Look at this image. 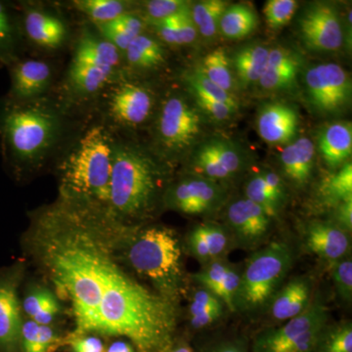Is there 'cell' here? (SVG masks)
<instances>
[{
	"mask_svg": "<svg viewBox=\"0 0 352 352\" xmlns=\"http://www.w3.org/2000/svg\"><path fill=\"white\" fill-rule=\"evenodd\" d=\"M124 224L108 210L58 197L31 214L27 247L58 298L71 307V336L117 338L136 352H168L177 336L176 303L127 272Z\"/></svg>",
	"mask_w": 352,
	"mask_h": 352,
	"instance_id": "cell-1",
	"label": "cell"
},
{
	"mask_svg": "<svg viewBox=\"0 0 352 352\" xmlns=\"http://www.w3.org/2000/svg\"><path fill=\"white\" fill-rule=\"evenodd\" d=\"M74 115L53 95L22 103L0 100L2 156L16 175H34L59 157L78 131Z\"/></svg>",
	"mask_w": 352,
	"mask_h": 352,
	"instance_id": "cell-2",
	"label": "cell"
},
{
	"mask_svg": "<svg viewBox=\"0 0 352 352\" xmlns=\"http://www.w3.org/2000/svg\"><path fill=\"white\" fill-rule=\"evenodd\" d=\"M170 166L152 148L115 133L108 212L126 226L151 217L168 187Z\"/></svg>",
	"mask_w": 352,
	"mask_h": 352,
	"instance_id": "cell-3",
	"label": "cell"
},
{
	"mask_svg": "<svg viewBox=\"0 0 352 352\" xmlns=\"http://www.w3.org/2000/svg\"><path fill=\"white\" fill-rule=\"evenodd\" d=\"M113 142L101 119L78 129L56 159L58 197L108 210Z\"/></svg>",
	"mask_w": 352,
	"mask_h": 352,
	"instance_id": "cell-4",
	"label": "cell"
},
{
	"mask_svg": "<svg viewBox=\"0 0 352 352\" xmlns=\"http://www.w3.org/2000/svg\"><path fill=\"white\" fill-rule=\"evenodd\" d=\"M120 258L154 291L177 305L185 285L182 245L175 230L166 226L124 224L120 231Z\"/></svg>",
	"mask_w": 352,
	"mask_h": 352,
	"instance_id": "cell-5",
	"label": "cell"
},
{
	"mask_svg": "<svg viewBox=\"0 0 352 352\" xmlns=\"http://www.w3.org/2000/svg\"><path fill=\"white\" fill-rule=\"evenodd\" d=\"M122 54L94 25H82L55 96L74 113L96 106L99 97L120 75Z\"/></svg>",
	"mask_w": 352,
	"mask_h": 352,
	"instance_id": "cell-6",
	"label": "cell"
},
{
	"mask_svg": "<svg viewBox=\"0 0 352 352\" xmlns=\"http://www.w3.org/2000/svg\"><path fill=\"white\" fill-rule=\"evenodd\" d=\"M294 254L285 242H272L252 254L241 272L236 310L256 312L270 305L293 265Z\"/></svg>",
	"mask_w": 352,
	"mask_h": 352,
	"instance_id": "cell-7",
	"label": "cell"
},
{
	"mask_svg": "<svg viewBox=\"0 0 352 352\" xmlns=\"http://www.w3.org/2000/svg\"><path fill=\"white\" fill-rule=\"evenodd\" d=\"M154 122L156 147L152 149L168 164L195 144L203 124L198 109L176 92L166 94L157 105Z\"/></svg>",
	"mask_w": 352,
	"mask_h": 352,
	"instance_id": "cell-8",
	"label": "cell"
},
{
	"mask_svg": "<svg viewBox=\"0 0 352 352\" xmlns=\"http://www.w3.org/2000/svg\"><path fill=\"white\" fill-rule=\"evenodd\" d=\"M96 106L101 120L113 133H119L120 131H131L150 122L157 104L151 88L120 73L104 90Z\"/></svg>",
	"mask_w": 352,
	"mask_h": 352,
	"instance_id": "cell-9",
	"label": "cell"
},
{
	"mask_svg": "<svg viewBox=\"0 0 352 352\" xmlns=\"http://www.w3.org/2000/svg\"><path fill=\"white\" fill-rule=\"evenodd\" d=\"M327 325V307L314 298L305 311L284 325L256 333L251 340L252 352H314Z\"/></svg>",
	"mask_w": 352,
	"mask_h": 352,
	"instance_id": "cell-10",
	"label": "cell"
},
{
	"mask_svg": "<svg viewBox=\"0 0 352 352\" xmlns=\"http://www.w3.org/2000/svg\"><path fill=\"white\" fill-rule=\"evenodd\" d=\"M305 82L308 99L319 112H340L351 101V78L340 65H316L307 69Z\"/></svg>",
	"mask_w": 352,
	"mask_h": 352,
	"instance_id": "cell-11",
	"label": "cell"
},
{
	"mask_svg": "<svg viewBox=\"0 0 352 352\" xmlns=\"http://www.w3.org/2000/svg\"><path fill=\"white\" fill-rule=\"evenodd\" d=\"M226 198V190L219 182L192 175L168 185L163 203L176 212L200 215L217 210Z\"/></svg>",
	"mask_w": 352,
	"mask_h": 352,
	"instance_id": "cell-12",
	"label": "cell"
},
{
	"mask_svg": "<svg viewBox=\"0 0 352 352\" xmlns=\"http://www.w3.org/2000/svg\"><path fill=\"white\" fill-rule=\"evenodd\" d=\"M239 147L223 138H212L199 146L192 155L194 175L215 182L230 179L244 168Z\"/></svg>",
	"mask_w": 352,
	"mask_h": 352,
	"instance_id": "cell-13",
	"label": "cell"
},
{
	"mask_svg": "<svg viewBox=\"0 0 352 352\" xmlns=\"http://www.w3.org/2000/svg\"><path fill=\"white\" fill-rule=\"evenodd\" d=\"M10 89L7 99L31 102L50 96L54 85V68L48 61L36 58H21L9 67Z\"/></svg>",
	"mask_w": 352,
	"mask_h": 352,
	"instance_id": "cell-14",
	"label": "cell"
},
{
	"mask_svg": "<svg viewBox=\"0 0 352 352\" xmlns=\"http://www.w3.org/2000/svg\"><path fill=\"white\" fill-rule=\"evenodd\" d=\"M20 20L24 38L39 50L57 51L68 43L69 25L54 11L24 4Z\"/></svg>",
	"mask_w": 352,
	"mask_h": 352,
	"instance_id": "cell-15",
	"label": "cell"
},
{
	"mask_svg": "<svg viewBox=\"0 0 352 352\" xmlns=\"http://www.w3.org/2000/svg\"><path fill=\"white\" fill-rule=\"evenodd\" d=\"M300 34L308 48L335 51L344 43V30L335 7L317 2L308 7L300 21Z\"/></svg>",
	"mask_w": 352,
	"mask_h": 352,
	"instance_id": "cell-16",
	"label": "cell"
},
{
	"mask_svg": "<svg viewBox=\"0 0 352 352\" xmlns=\"http://www.w3.org/2000/svg\"><path fill=\"white\" fill-rule=\"evenodd\" d=\"M21 271H6L0 275V352H20L21 311L18 289Z\"/></svg>",
	"mask_w": 352,
	"mask_h": 352,
	"instance_id": "cell-17",
	"label": "cell"
},
{
	"mask_svg": "<svg viewBox=\"0 0 352 352\" xmlns=\"http://www.w3.org/2000/svg\"><path fill=\"white\" fill-rule=\"evenodd\" d=\"M226 219L236 239L244 245H256L267 237L272 219L249 199H239L227 207Z\"/></svg>",
	"mask_w": 352,
	"mask_h": 352,
	"instance_id": "cell-18",
	"label": "cell"
},
{
	"mask_svg": "<svg viewBox=\"0 0 352 352\" xmlns=\"http://www.w3.org/2000/svg\"><path fill=\"white\" fill-rule=\"evenodd\" d=\"M305 248L331 264L349 256L351 241L349 233L333 222L315 221L305 229Z\"/></svg>",
	"mask_w": 352,
	"mask_h": 352,
	"instance_id": "cell-19",
	"label": "cell"
},
{
	"mask_svg": "<svg viewBox=\"0 0 352 352\" xmlns=\"http://www.w3.org/2000/svg\"><path fill=\"white\" fill-rule=\"evenodd\" d=\"M232 236L223 226L201 223L194 227L187 236L186 247L200 263L207 264L224 259L232 249Z\"/></svg>",
	"mask_w": 352,
	"mask_h": 352,
	"instance_id": "cell-20",
	"label": "cell"
},
{
	"mask_svg": "<svg viewBox=\"0 0 352 352\" xmlns=\"http://www.w3.org/2000/svg\"><path fill=\"white\" fill-rule=\"evenodd\" d=\"M298 113L292 106L282 102L267 104L258 113V134L268 144L291 142L298 131Z\"/></svg>",
	"mask_w": 352,
	"mask_h": 352,
	"instance_id": "cell-21",
	"label": "cell"
},
{
	"mask_svg": "<svg viewBox=\"0 0 352 352\" xmlns=\"http://www.w3.org/2000/svg\"><path fill=\"white\" fill-rule=\"evenodd\" d=\"M311 284L307 278L291 280L271 298V316L277 322H286L298 316L311 303Z\"/></svg>",
	"mask_w": 352,
	"mask_h": 352,
	"instance_id": "cell-22",
	"label": "cell"
},
{
	"mask_svg": "<svg viewBox=\"0 0 352 352\" xmlns=\"http://www.w3.org/2000/svg\"><path fill=\"white\" fill-rule=\"evenodd\" d=\"M300 60L293 51L284 47L270 50L267 64L263 75L259 80V85L270 91H279L295 85Z\"/></svg>",
	"mask_w": 352,
	"mask_h": 352,
	"instance_id": "cell-23",
	"label": "cell"
},
{
	"mask_svg": "<svg viewBox=\"0 0 352 352\" xmlns=\"http://www.w3.org/2000/svg\"><path fill=\"white\" fill-rule=\"evenodd\" d=\"M315 147L310 139H298L284 148L280 157L282 171L298 188L309 182L314 173Z\"/></svg>",
	"mask_w": 352,
	"mask_h": 352,
	"instance_id": "cell-24",
	"label": "cell"
},
{
	"mask_svg": "<svg viewBox=\"0 0 352 352\" xmlns=\"http://www.w3.org/2000/svg\"><path fill=\"white\" fill-rule=\"evenodd\" d=\"M166 59V50L161 41L143 32L122 54V69L126 67L129 71L140 73L153 71L164 65Z\"/></svg>",
	"mask_w": 352,
	"mask_h": 352,
	"instance_id": "cell-25",
	"label": "cell"
},
{
	"mask_svg": "<svg viewBox=\"0 0 352 352\" xmlns=\"http://www.w3.org/2000/svg\"><path fill=\"white\" fill-rule=\"evenodd\" d=\"M319 151L331 168L347 163L352 152V129L349 122H336L322 131L319 135Z\"/></svg>",
	"mask_w": 352,
	"mask_h": 352,
	"instance_id": "cell-26",
	"label": "cell"
},
{
	"mask_svg": "<svg viewBox=\"0 0 352 352\" xmlns=\"http://www.w3.org/2000/svg\"><path fill=\"white\" fill-rule=\"evenodd\" d=\"M21 307L28 319L41 325L52 326L62 314L60 298L43 286H34L28 289Z\"/></svg>",
	"mask_w": 352,
	"mask_h": 352,
	"instance_id": "cell-27",
	"label": "cell"
},
{
	"mask_svg": "<svg viewBox=\"0 0 352 352\" xmlns=\"http://www.w3.org/2000/svg\"><path fill=\"white\" fill-rule=\"evenodd\" d=\"M24 39L20 17L0 1V63L10 67L21 59Z\"/></svg>",
	"mask_w": 352,
	"mask_h": 352,
	"instance_id": "cell-28",
	"label": "cell"
},
{
	"mask_svg": "<svg viewBox=\"0 0 352 352\" xmlns=\"http://www.w3.org/2000/svg\"><path fill=\"white\" fill-rule=\"evenodd\" d=\"M270 52V48L266 46L252 44L235 53L231 65L243 87L258 83L267 64Z\"/></svg>",
	"mask_w": 352,
	"mask_h": 352,
	"instance_id": "cell-29",
	"label": "cell"
},
{
	"mask_svg": "<svg viewBox=\"0 0 352 352\" xmlns=\"http://www.w3.org/2000/svg\"><path fill=\"white\" fill-rule=\"evenodd\" d=\"M65 338L53 326L41 325L23 320L20 335V352H55L64 347Z\"/></svg>",
	"mask_w": 352,
	"mask_h": 352,
	"instance_id": "cell-30",
	"label": "cell"
},
{
	"mask_svg": "<svg viewBox=\"0 0 352 352\" xmlns=\"http://www.w3.org/2000/svg\"><path fill=\"white\" fill-rule=\"evenodd\" d=\"M258 25V14L245 4L228 6L219 22V31L229 39H241L251 34Z\"/></svg>",
	"mask_w": 352,
	"mask_h": 352,
	"instance_id": "cell-31",
	"label": "cell"
},
{
	"mask_svg": "<svg viewBox=\"0 0 352 352\" xmlns=\"http://www.w3.org/2000/svg\"><path fill=\"white\" fill-rule=\"evenodd\" d=\"M72 6L90 24L101 25L131 12V2L122 0H75Z\"/></svg>",
	"mask_w": 352,
	"mask_h": 352,
	"instance_id": "cell-32",
	"label": "cell"
},
{
	"mask_svg": "<svg viewBox=\"0 0 352 352\" xmlns=\"http://www.w3.org/2000/svg\"><path fill=\"white\" fill-rule=\"evenodd\" d=\"M200 69L210 82L224 91L232 94L235 85L232 65L224 48H217L206 55Z\"/></svg>",
	"mask_w": 352,
	"mask_h": 352,
	"instance_id": "cell-33",
	"label": "cell"
},
{
	"mask_svg": "<svg viewBox=\"0 0 352 352\" xmlns=\"http://www.w3.org/2000/svg\"><path fill=\"white\" fill-rule=\"evenodd\" d=\"M228 6V2L222 0H204L191 6L194 24L203 38H214L219 32L221 16Z\"/></svg>",
	"mask_w": 352,
	"mask_h": 352,
	"instance_id": "cell-34",
	"label": "cell"
},
{
	"mask_svg": "<svg viewBox=\"0 0 352 352\" xmlns=\"http://www.w3.org/2000/svg\"><path fill=\"white\" fill-rule=\"evenodd\" d=\"M320 194L324 201L333 207L342 201L352 200L351 162H347L332 175L324 179Z\"/></svg>",
	"mask_w": 352,
	"mask_h": 352,
	"instance_id": "cell-35",
	"label": "cell"
},
{
	"mask_svg": "<svg viewBox=\"0 0 352 352\" xmlns=\"http://www.w3.org/2000/svg\"><path fill=\"white\" fill-rule=\"evenodd\" d=\"M185 82L188 85L192 96L205 97L210 100L226 104V105L238 110L239 105H238V101L235 96L232 94L224 91L214 82H210L207 76L201 73L200 68L187 73L185 76Z\"/></svg>",
	"mask_w": 352,
	"mask_h": 352,
	"instance_id": "cell-36",
	"label": "cell"
},
{
	"mask_svg": "<svg viewBox=\"0 0 352 352\" xmlns=\"http://www.w3.org/2000/svg\"><path fill=\"white\" fill-rule=\"evenodd\" d=\"M314 352H352L351 321L328 324Z\"/></svg>",
	"mask_w": 352,
	"mask_h": 352,
	"instance_id": "cell-37",
	"label": "cell"
},
{
	"mask_svg": "<svg viewBox=\"0 0 352 352\" xmlns=\"http://www.w3.org/2000/svg\"><path fill=\"white\" fill-rule=\"evenodd\" d=\"M245 198L263 208L272 219L277 217L281 210L282 206L270 195L259 175L250 178L245 186Z\"/></svg>",
	"mask_w": 352,
	"mask_h": 352,
	"instance_id": "cell-38",
	"label": "cell"
},
{
	"mask_svg": "<svg viewBox=\"0 0 352 352\" xmlns=\"http://www.w3.org/2000/svg\"><path fill=\"white\" fill-rule=\"evenodd\" d=\"M296 8V0H268L263 8L266 24L273 30L284 27L295 15Z\"/></svg>",
	"mask_w": 352,
	"mask_h": 352,
	"instance_id": "cell-39",
	"label": "cell"
},
{
	"mask_svg": "<svg viewBox=\"0 0 352 352\" xmlns=\"http://www.w3.org/2000/svg\"><path fill=\"white\" fill-rule=\"evenodd\" d=\"M333 282L340 300L351 303L352 300L351 256L340 259L332 266Z\"/></svg>",
	"mask_w": 352,
	"mask_h": 352,
	"instance_id": "cell-40",
	"label": "cell"
},
{
	"mask_svg": "<svg viewBox=\"0 0 352 352\" xmlns=\"http://www.w3.org/2000/svg\"><path fill=\"white\" fill-rule=\"evenodd\" d=\"M195 352H252L251 340L243 336L219 338L194 347Z\"/></svg>",
	"mask_w": 352,
	"mask_h": 352,
	"instance_id": "cell-41",
	"label": "cell"
},
{
	"mask_svg": "<svg viewBox=\"0 0 352 352\" xmlns=\"http://www.w3.org/2000/svg\"><path fill=\"white\" fill-rule=\"evenodd\" d=\"M189 2L183 0H151L144 4L146 21L153 25L182 11Z\"/></svg>",
	"mask_w": 352,
	"mask_h": 352,
	"instance_id": "cell-42",
	"label": "cell"
},
{
	"mask_svg": "<svg viewBox=\"0 0 352 352\" xmlns=\"http://www.w3.org/2000/svg\"><path fill=\"white\" fill-rule=\"evenodd\" d=\"M226 307L223 302L208 289L200 287L193 294L188 307L189 318L205 314L215 308Z\"/></svg>",
	"mask_w": 352,
	"mask_h": 352,
	"instance_id": "cell-43",
	"label": "cell"
},
{
	"mask_svg": "<svg viewBox=\"0 0 352 352\" xmlns=\"http://www.w3.org/2000/svg\"><path fill=\"white\" fill-rule=\"evenodd\" d=\"M64 346L69 352H106L107 347L101 337L91 333L66 336Z\"/></svg>",
	"mask_w": 352,
	"mask_h": 352,
	"instance_id": "cell-44",
	"label": "cell"
},
{
	"mask_svg": "<svg viewBox=\"0 0 352 352\" xmlns=\"http://www.w3.org/2000/svg\"><path fill=\"white\" fill-rule=\"evenodd\" d=\"M193 98L195 99L196 106H198L201 112L206 113L214 122H227V120H231L234 113L237 112L236 109L230 107L226 104L210 100L205 97L193 96Z\"/></svg>",
	"mask_w": 352,
	"mask_h": 352,
	"instance_id": "cell-45",
	"label": "cell"
},
{
	"mask_svg": "<svg viewBox=\"0 0 352 352\" xmlns=\"http://www.w3.org/2000/svg\"><path fill=\"white\" fill-rule=\"evenodd\" d=\"M264 186L270 192L272 198L276 200L280 205L283 206L285 201V188L282 178L277 173L271 170H264L259 173Z\"/></svg>",
	"mask_w": 352,
	"mask_h": 352,
	"instance_id": "cell-46",
	"label": "cell"
},
{
	"mask_svg": "<svg viewBox=\"0 0 352 352\" xmlns=\"http://www.w3.org/2000/svg\"><path fill=\"white\" fill-rule=\"evenodd\" d=\"M335 221L340 228L351 233L352 229V200L344 201L335 207Z\"/></svg>",
	"mask_w": 352,
	"mask_h": 352,
	"instance_id": "cell-47",
	"label": "cell"
},
{
	"mask_svg": "<svg viewBox=\"0 0 352 352\" xmlns=\"http://www.w3.org/2000/svg\"><path fill=\"white\" fill-rule=\"evenodd\" d=\"M106 352H136L131 342L124 339H118L106 347Z\"/></svg>",
	"mask_w": 352,
	"mask_h": 352,
	"instance_id": "cell-48",
	"label": "cell"
},
{
	"mask_svg": "<svg viewBox=\"0 0 352 352\" xmlns=\"http://www.w3.org/2000/svg\"><path fill=\"white\" fill-rule=\"evenodd\" d=\"M168 352H195V351L188 340L184 339V338H177Z\"/></svg>",
	"mask_w": 352,
	"mask_h": 352,
	"instance_id": "cell-49",
	"label": "cell"
}]
</instances>
